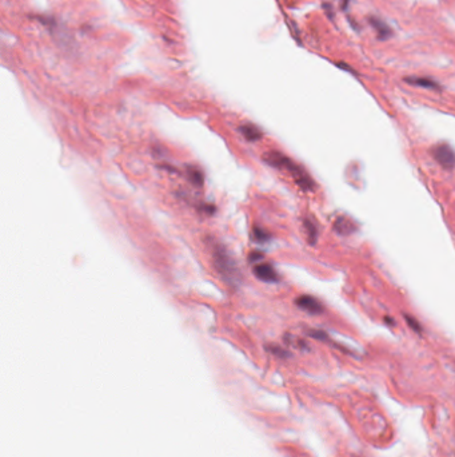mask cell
Masks as SVG:
<instances>
[{
	"mask_svg": "<svg viewBox=\"0 0 455 457\" xmlns=\"http://www.w3.org/2000/svg\"><path fill=\"white\" fill-rule=\"evenodd\" d=\"M254 274L256 275V278H259L263 282H270V284H275L280 280L278 271L275 270L274 266H271L270 264H259L254 267Z\"/></svg>",
	"mask_w": 455,
	"mask_h": 457,
	"instance_id": "5b68a950",
	"label": "cell"
},
{
	"mask_svg": "<svg viewBox=\"0 0 455 457\" xmlns=\"http://www.w3.org/2000/svg\"><path fill=\"white\" fill-rule=\"evenodd\" d=\"M304 230H306V234H307V240L308 242L314 245L317 240H318V226H317V223L313 221V219H310V218H306L304 219Z\"/></svg>",
	"mask_w": 455,
	"mask_h": 457,
	"instance_id": "30bf717a",
	"label": "cell"
},
{
	"mask_svg": "<svg viewBox=\"0 0 455 457\" xmlns=\"http://www.w3.org/2000/svg\"><path fill=\"white\" fill-rule=\"evenodd\" d=\"M295 304H296L298 308H300V309L304 310L306 313L311 315H319L324 312V306H323L322 302L317 300L313 295H299L298 298L295 300Z\"/></svg>",
	"mask_w": 455,
	"mask_h": 457,
	"instance_id": "277c9868",
	"label": "cell"
},
{
	"mask_svg": "<svg viewBox=\"0 0 455 457\" xmlns=\"http://www.w3.org/2000/svg\"><path fill=\"white\" fill-rule=\"evenodd\" d=\"M255 238H256L259 242L269 241V240H267V238H269V234H267V233H264L262 229H255Z\"/></svg>",
	"mask_w": 455,
	"mask_h": 457,
	"instance_id": "5bb4252c",
	"label": "cell"
},
{
	"mask_svg": "<svg viewBox=\"0 0 455 457\" xmlns=\"http://www.w3.org/2000/svg\"><path fill=\"white\" fill-rule=\"evenodd\" d=\"M212 258H214V266L218 273L222 275V278L232 288H238L242 282V274H240L236 262L227 251V249L219 243H215L212 246Z\"/></svg>",
	"mask_w": 455,
	"mask_h": 457,
	"instance_id": "7a4b0ae2",
	"label": "cell"
},
{
	"mask_svg": "<svg viewBox=\"0 0 455 457\" xmlns=\"http://www.w3.org/2000/svg\"><path fill=\"white\" fill-rule=\"evenodd\" d=\"M308 335L311 336L313 338L320 339V341H326V339H328L327 333H324V332H322V330H310V332H308Z\"/></svg>",
	"mask_w": 455,
	"mask_h": 457,
	"instance_id": "4fadbf2b",
	"label": "cell"
},
{
	"mask_svg": "<svg viewBox=\"0 0 455 457\" xmlns=\"http://www.w3.org/2000/svg\"><path fill=\"white\" fill-rule=\"evenodd\" d=\"M431 155L446 170L455 168V151L447 143H438L431 148Z\"/></svg>",
	"mask_w": 455,
	"mask_h": 457,
	"instance_id": "3957f363",
	"label": "cell"
},
{
	"mask_svg": "<svg viewBox=\"0 0 455 457\" xmlns=\"http://www.w3.org/2000/svg\"><path fill=\"white\" fill-rule=\"evenodd\" d=\"M260 258H263V256H262V254H259V253H252V254L250 256V260L252 261V262H254V261L260 260Z\"/></svg>",
	"mask_w": 455,
	"mask_h": 457,
	"instance_id": "2e32d148",
	"label": "cell"
},
{
	"mask_svg": "<svg viewBox=\"0 0 455 457\" xmlns=\"http://www.w3.org/2000/svg\"><path fill=\"white\" fill-rule=\"evenodd\" d=\"M370 23H371L372 27H374L375 31H377L378 38H379V39L385 40V39H388V38L391 36V28H390V27H388V25H387L382 19H378V18L371 16V18H370Z\"/></svg>",
	"mask_w": 455,
	"mask_h": 457,
	"instance_id": "52a82bcc",
	"label": "cell"
},
{
	"mask_svg": "<svg viewBox=\"0 0 455 457\" xmlns=\"http://www.w3.org/2000/svg\"><path fill=\"white\" fill-rule=\"evenodd\" d=\"M271 352L274 354H276V356H279V357H289V353L284 349H282V348H278V346L271 348Z\"/></svg>",
	"mask_w": 455,
	"mask_h": 457,
	"instance_id": "9a60e30c",
	"label": "cell"
},
{
	"mask_svg": "<svg viewBox=\"0 0 455 457\" xmlns=\"http://www.w3.org/2000/svg\"><path fill=\"white\" fill-rule=\"evenodd\" d=\"M240 133L242 135L250 141V142H256V141H259L260 138H262V131H260L259 128L254 126V124H243L242 127H240Z\"/></svg>",
	"mask_w": 455,
	"mask_h": 457,
	"instance_id": "9c48e42d",
	"label": "cell"
},
{
	"mask_svg": "<svg viewBox=\"0 0 455 457\" xmlns=\"http://www.w3.org/2000/svg\"><path fill=\"white\" fill-rule=\"evenodd\" d=\"M405 320H406L407 325L410 326L411 330H414L415 333H422V325L410 314H405Z\"/></svg>",
	"mask_w": 455,
	"mask_h": 457,
	"instance_id": "7c38bea8",
	"label": "cell"
},
{
	"mask_svg": "<svg viewBox=\"0 0 455 457\" xmlns=\"http://www.w3.org/2000/svg\"><path fill=\"white\" fill-rule=\"evenodd\" d=\"M188 175L194 185L202 186L203 185V174H202L196 168H188Z\"/></svg>",
	"mask_w": 455,
	"mask_h": 457,
	"instance_id": "8fae6325",
	"label": "cell"
},
{
	"mask_svg": "<svg viewBox=\"0 0 455 457\" xmlns=\"http://www.w3.org/2000/svg\"><path fill=\"white\" fill-rule=\"evenodd\" d=\"M263 159L264 162H267L270 166H273V168L289 171L290 174L293 175L294 179H295L296 185H298L302 190H304V192H313L314 189H315V182L313 181V178L308 175V172L306 171L303 168H300L298 163L291 161L289 157H286L282 152H264Z\"/></svg>",
	"mask_w": 455,
	"mask_h": 457,
	"instance_id": "6da1fadb",
	"label": "cell"
},
{
	"mask_svg": "<svg viewBox=\"0 0 455 457\" xmlns=\"http://www.w3.org/2000/svg\"><path fill=\"white\" fill-rule=\"evenodd\" d=\"M407 83L412 84V86H418V87H423V89L429 90H439L440 86L436 83L435 80H432L430 78H421V76H411V78H406Z\"/></svg>",
	"mask_w": 455,
	"mask_h": 457,
	"instance_id": "ba28073f",
	"label": "cell"
},
{
	"mask_svg": "<svg viewBox=\"0 0 455 457\" xmlns=\"http://www.w3.org/2000/svg\"><path fill=\"white\" fill-rule=\"evenodd\" d=\"M333 229L339 236L346 237L357 231V225L347 216H338L337 219L334 221Z\"/></svg>",
	"mask_w": 455,
	"mask_h": 457,
	"instance_id": "8992f818",
	"label": "cell"
}]
</instances>
